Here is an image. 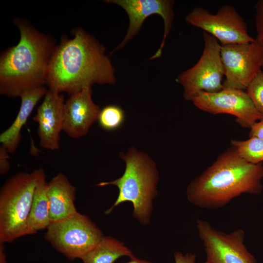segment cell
I'll return each instance as SVG.
<instances>
[{
	"mask_svg": "<svg viewBox=\"0 0 263 263\" xmlns=\"http://www.w3.org/2000/svg\"><path fill=\"white\" fill-rule=\"evenodd\" d=\"M72 34V38L62 36L55 47L47 69L48 89L71 94L95 84H114L115 69L104 46L81 28Z\"/></svg>",
	"mask_w": 263,
	"mask_h": 263,
	"instance_id": "obj_1",
	"label": "cell"
},
{
	"mask_svg": "<svg viewBox=\"0 0 263 263\" xmlns=\"http://www.w3.org/2000/svg\"><path fill=\"white\" fill-rule=\"evenodd\" d=\"M19 31L17 44L0 56V94L19 97L25 91L44 86L49 63L56 45L51 35L37 30L27 19L16 18Z\"/></svg>",
	"mask_w": 263,
	"mask_h": 263,
	"instance_id": "obj_2",
	"label": "cell"
},
{
	"mask_svg": "<svg viewBox=\"0 0 263 263\" xmlns=\"http://www.w3.org/2000/svg\"><path fill=\"white\" fill-rule=\"evenodd\" d=\"M263 179V164L247 162L231 146L191 182L187 190V198L201 208L222 207L242 194L261 193Z\"/></svg>",
	"mask_w": 263,
	"mask_h": 263,
	"instance_id": "obj_3",
	"label": "cell"
},
{
	"mask_svg": "<svg viewBox=\"0 0 263 263\" xmlns=\"http://www.w3.org/2000/svg\"><path fill=\"white\" fill-rule=\"evenodd\" d=\"M45 173L38 169L8 178L0 191V243H10L34 234L28 224L36 188Z\"/></svg>",
	"mask_w": 263,
	"mask_h": 263,
	"instance_id": "obj_4",
	"label": "cell"
},
{
	"mask_svg": "<svg viewBox=\"0 0 263 263\" xmlns=\"http://www.w3.org/2000/svg\"><path fill=\"white\" fill-rule=\"evenodd\" d=\"M123 158L126 169L122 176L114 181L97 185L100 187L114 185L119 189L116 200L105 214L110 213L120 204L130 202L133 205L134 217L141 224H148L152 210V200L157 194L156 170L150 161L136 151H131Z\"/></svg>",
	"mask_w": 263,
	"mask_h": 263,
	"instance_id": "obj_5",
	"label": "cell"
},
{
	"mask_svg": "<svg viewBox=\"0 0 263 263\" xmlns=\"http://www.w3.org/2000/svg\"><path fill=\"white\" fill-rule=\"evenodd\" d=\"M103 237L97 225L78 212L67 219L51 222L45 235L56 250L70 259H80Z\"/></svg>",
	"mask_w": 263,
	"mask_h": 263,
	"instance_id": "obj_6",
	"label": "cell"
},
{
	"mask_svg": "<svg viewBox=\"0 0 263 263\" xmlns=\"http://www.w3.org/2000/svg\"><path fill=\"white\" fill-rule=\"evenodd\" d=\"M204 48L197 62L181 73L177 81L184 89V97L192 100L200 92L215 93L223 89L224 68L221 45L210 34L203 32Z\"/></svg>",
	"mask_w": 263,
	"mask_h": 263,
	"instance_id": "obj_7",
	"label": "cell"
},
{
	"mask_svg": "<svg viewBox=\"0 0 263 263\" xmlns=\"http://www.w3.org/2000/svg\"><path fill=\"white\" fill-rule=\"evenodd\" d=\"M188 24L212 36L221 45L253 41L247 25L236 9L230 5L221 6L214 14L202 7L193 8L185 17Z\"/></svg>",
	"mask_w": 263,
	"mask_h": 263,
	"instance_id": "obj_8",
	"label": "cell"
},
{
	"mask_svg": "<svg viewBox=\"0 0 263 263\" xmlns=\"http://www.w3.org/2000/svg\"><path fill=\"white\" fill-rule=\"evenodd\" d=\"M225 79L223 89L246 90L262 70L263 44L256 38L244 43L221 45Z\"/></svg>",
	"mask_w": 263,
	"mask_h": 263,
	"instance_id": "obj_9",
	"label": "cell"
},
{
	"mask_svg": "<svg viewBox=\"0 0 263 263\" xmlns=\"http://www.w3.org/2000/svg\"><path fill=\"white\" fill-rule=\"evenodd\" d=\"M196 226L206 254L203 263H257L255 257L244 244L243 229L226 233L201 219L197 220Z\"/></svg>",
	"mask_w": 263,
	"mask_h": 263,
	"instance_id": "obj_10",
	"label": "cell"
},
{
	"mask_svg": "<svg viewBox=\"0 0 263 263\" xmlns=\"http://www.w3.org/2000/svg\"><path fill=\"white\" fill-rule=\"evenodd\" d=\"M199 109L214 114L227 113L236 117L243 127L250 128L263 115L244 90L223 89L215 93L200 92L192 100Z\"/></svg>",
	"mask_w": 263,
	"mask_h": 263,
	"instance_id": "obj_11",
	"label": "cell"
},
{
	"mask_svg": "<svg viewBox=\"0 0 263 263\" xmlns=\"http://www.w3.org/2000/svg\"><path fill=\"white\" fill-rule=\"evenodd\" d=\"M108 3L116 4L122 8L129 19V25L123 39L114 51L123 47L140 31L145 20L149 16L157 14L163 19L164 32L163 38L157 51L150 59L161 56L166 39L172 28L174 18L172 0H107Z\"/></svg>",
	"mask_w": 263,
	"mask_h": 263,
	"instance_id": "obj_12",
	"label": "cell"
},
{
	"mask_svg": "<svg viewBox=\"0 0 263 263\" xmlns=\"http://www.w3.org/2000/svg\"><path fill=\"white\" fill-rule=\"evenodd\" d=\"M65 102L62 94L48 89L33 117L38 124L39 146L43 149L56 150L59 149Z\"/></svg>",
	"mask_w": 263,
	"mask_h": 263,
	"instance_id": "obj_13",
	"label": "cell"
},
{
	"mask_svg": "<svg viewBox=\"0 0 263 263\" xmlns=\"http://www.w3.org/2000/svg\"><path fill=\"white\" fill-rule=\"evenodd\" d=\"M100 110L93 100L92 88L70 94L64 103L63 131L73 139L86 135Z\"/></svg>",
	"mask_w": 263,
	"mask_h": 263,
	"instance_id": "obj_14",
	"label": "cell"
},
{
	"mask_svg": "<svg viewBox=\"0 0 263 263\" xmlns=\"http://www.w3.org/2000/svg\"><path fill=\"white\" fill-rule=\"evenodd\" d=\"M48 89L45 86L28 89L19 96L21 103L12 124L0 134V143L10 153L17 150L21 138V132L34 109L44 97Z\"/></svg>",
	"mask_w": 263,
	"mask_h": 263,
	"instance_id": "obj_15",
	"label": "cell"
},
{
	"mask_svg": "<svg viewBox=\"0 0 263 263\" xmlns=\"http://www.w3.org/2000/svg\"><path fill=\"white\" fill-rule=\"evenodd\" d=\"M75 193V188L62 173L48 183L51 223L67 219L77 212L74 204Z\"/></svg>",
	"mask_w": 263,
	"mask_h": 263,
	"instance_id": "obj_16",
	"label": "cell"
},
{
	"mask_svg": "<svg viewBox=\"0 0 263 263\" xmlns=\"http://www.w3.org/2000/svg\"><path fill=\"white\" fill-rule=\"evenodd\" d=\"M47 187L44 173L35 190L28 221L29 226L35 234L38 230L47 229L51 223Z\"/></svg>",
	"mask_w": 263,
	"mask_h": 263,
	"instance_id": "obj_17",
	"label": "cell"
},
{
	"mask_svg": "<svg viewBox=\"0 0 263 263\" xmlns=\"http://www.w3.org/2000/svg\"><path fill=\"white\" fill-rule=\"evenodd\" d=\"M128 256L135 257L124 244L115 238L103 236L99 242L80 259L83 263H113L117 259Z\"/></svg>",
	"mask_w": 263,
	"mask_h": 263,
	"instance_id": "obj_18",
	"label": "cell"
},
{
	"mask_svg": "<svg viewBox=\"0 0 263 263\" xmlns=\"http://www.w3.org/2000/svg\"><path fill=\"white\" fill-rule=\"evenodd\" d=\"M238 154L247 162L257 164L263 162V140L251 137L244 141L231 140Z\"/></svg>",
	"mask_w": 263,
	"mask_h": 263,
	"instance_id": "obj_19",
	"label": "cell"
},
{
	"mask_svg": "<svg viewBox=\"0 0 263 263\" xmlns=\"http://www.w3.org/2000/svg\"><path fill=\"white\" fill-rule=\"evenodd\" d=\"M124 119L123 110L116 105H110L100 110L97 120L101 128L107 131H113L120 127Z\"/></svg>",
	"mask_w": 263,
	"mask_h": 263,
	"instance_id": "obj_20",
	"label": "cell"
},
{
	"mask_svg": "<svg viewBox=\"0 0 263 263\" xmlns=\"http://www.w3.org/2000/svg\"><path fill=\"white\" fill-rule=\"evenodd\" d=\"M246 94L257 110L263 115V71H260L249 83Z\"/></svg>",
	"mask_w": 263,
	"mask_h": 263,
	"instance_id": "obj_21",
	"label": "cell"
},
{
	"mask_svg": "<svg viewBox=\"0 0 263 263\" xmlns=\"http://www.w3.org/2000/svg\"><path fill=\"white\" fill-rule=\"evenodd\" d=\"M256 39L263 44V0H258L255 5Z\"/></svg>",
	"mask_w": 263,
	"mask_h": 263,
	"instance_id": "obj_22",
	"label": "cell"
},
{
	"mask_svg": "<svg viewBox=\"0 0 263 263\" xmlns=\"http://www.w3.org/2000/svg\"><path fill=\"white\" fill-rule=\"evenodd\" d=\"M7 150L2 146L0 147V174L4 175L10 169L9 154Z\"/></svg>",
	"mask_w": 263,
	"mask_h": 263,
	"instance_id": "obj_23",
	"label": "cell"
},
{
	"mask_svg": "<svg viewBox=\"0 0 263 263\" xmlns=\"http://www.w3.org/2000/svg\"><path fill=\"white\" fill-rule=\"evenodd\" d=\"M174 258L175 263H196V256L192 253L183 254L177 252L174 253Z\"/></svg>",
	"mask_w": 263,
	"mask_h": 263,
	"instance_id": "obj_24",
	"label": "cell"
},
{
	"mask_svg": "<svg viewBox=\"0 0 263 263\" xmlns=\"http://www.w3.org/2000/svg\"><path fill=\"white\" fill-rule=\"evenodd\" d=\"M249 137H255L263 140V119L250 127Z\"/></svg>",
	"mask_w": 263,
	"mask_h": 263,
	"instance_id": "obj_25",
	"label": "cell"
},
{
	"mask_svg": "<svg viewBox=\"0 0 263 263\" xmlns=\"http://www.w3.org/2000/svg\"><path fill=\"white\" fill-rule=\"evenodd\" d=\"M127 263H151L150 262L137 259L136 258L131 259V260Z\"/></svg>",
	"mask_w": 263,
	"mask_h": 263,
	"instance_id": "obj_26",
	"label": "cell"
},
{
	"mask_svg": "<svg viewBox=\"0 0 263 263\" xmlns=\"http://www.w3.org/2000/svg\"><path fill=\"white\" fill-rule=\"evenodd\" d=\"M262 69H263V65H262Z\"/></svg>",
	"mask_w": 263,
	"mask_h": 263,
	"instance_id": "obj_27",
	"label": "cell"
}]
</instances>
